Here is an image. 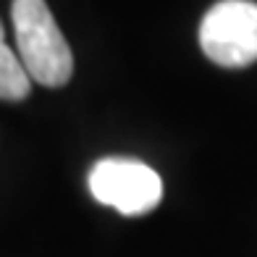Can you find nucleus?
Masks as SVG:
<instances>
[{
    "label": "nucleus",
    "instance_id": "4",
    "mask_svg": "<svg viewBox=\"0 0 257 257\" xmlns=\"http://www.w3.org/2000/svg\"><path fill=\"white\" fill-rule=\"evenodd\" d=\"M32 89V79L24 71L19 53L8 48L6 29L0 24V100H24Z\"/></svg>",
    "mask_w": 257,
    "mask_h": 257
},
{
    "label": "nucleus",
    "instance_id": "3",
    "mask_svg": "<svg viewBox=\"0 0 257 257\" xmlns=\"http://www.w3.org/2000/svg\"><path fill=\"white\" fill-rule=\"evenodd\" d=\"M89 192L97 202L110 205L123 215H145L158 207L163 181L142 160L105 158L89 171Z\"/></svg>",
    "mask_w": 257,
    "mask_h": 257
},
{
    "label": "nucleus",
    "instance_id": "2",
    "mask_svg": "<svg viewBox=\"0 0 257 257\" xmlns=\"http://www.w3.org/2000/svg\"><path fill=\"white\" fill-rule=\"evenodd\" d=\"M200 48L223 68H244L257 61V3L220 0L200 24Z\"/></svg>",
    "mask_w": 257,
    "mask_h": 257
},
{
    "label": "nucleus",
    "instance_id": "1",
    "mask_svg": "<svg viewBox=\"0 0 257 257\" xmlns=\"http://www.w3.org/2000/svg\"><path fill=\"white\" fill-rule=\"evenodd\" d=\"M16 53L32 81L63 87L74 74V55L45 0H14L11 6Z\"/></svg>",
    "mask_w": 257,
    "mask_h": 257
}]
</instances>
